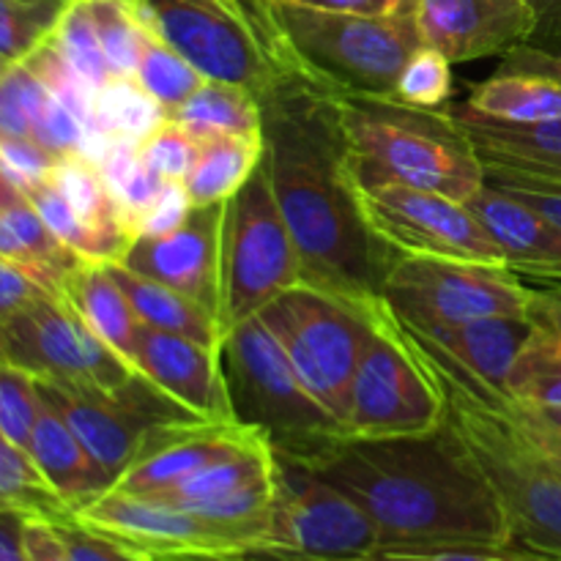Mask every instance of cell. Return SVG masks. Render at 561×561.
I'll return each instance as SVG.
<instances>
[{
    "instance_id": "57",
    "label": "cell",
    "mask_w": 561,
    "mask_h": 561,
    "mask_svg": "<svg viewBox=\"0 0 561 561\" xmlns=\"http://www.w3.org/2000/svg\"><path fill=\"white\" fill-rule=\"evenodd\" d=\"M20 195H22V192L16 190V186L11 184L9 179H5L3 170H0V211H3V208L9 206V203H14Z\"/></svg>"
},
{
    "instance_id": "33",
    "label": "cell",
    "mask_w": 561,
    "mask_h": 561,
    "mask_svg": "<svg viewBox=\"0 0 561 561\" xmlns=\"http://www.w3.org/2000/svg\"><path fill=\"white\" fill-rule=\"evenodd\" d=\"M0 510L44 520H60L71 515L69 504L49 488L31 455L9 442L3 433H0Z\"/></svg>"
},
{
    "instance_id": "54",
    "label": "cell",
    "mask_w": 561,
    "mask_h": 561,
    "mask_svg": "<svg viewBox=\"0 0 561 561\" xmlns=\"http://www.w3.org/2000/svg\"><path fill=\"white\" fill-rule=\"evenodd\" d=\"M531 288H535V294H531L526 316L535 327L561 337V288H537V285H531Z\"/></svg>"
},
{
    "instance_id": "39",
    "label": "cell",
    "mask_w": 561,
    "mask_h": 561,
    "mask_svg": "<svg viewBox=\"0 0 561 561\" xmlns=\"http://www.w3.org/2000/svg\"><path fill=\"white\" fill-rule=\"evenodd\" d=\"M49 91L27 60L0 71V137H33Z\"/></svg>"
},
{
    "instance_id": "46",
    "label": "cell",
    "mask_w": 561,
    "mask_h": 561,
    "mask_svg": "<svg viewBox=\"0 0 561 561\" xmlns=\"http://www.w3.org/2000/svg\"><path fill=\"white\" fill-rule=\"evenodd\" d=\"M55 296H60V283L25 263L0 255V321Z\"/></svg>"
},
{
    "instance_id": "14",
    "label": "cell",
    "mask_w": 561,
    "mask_h": 561,
    "mask_svg": "<svg viewBox=\"0 0 561 561\" xmlns=\"http://www.w3.org/2000/svg\"><path fill=\"white\" fill-rule=\"evenodd\" d=\"M263 548L307 561H351L381 548L370 515L296 460L277 458V499Z\"/></svg>"
},
{
    "instance_id": "3",
    "label": "cell",
    "mask_w": 561,
    "mask_h": 561,
    "mask_svg": "<svg viewBox=\"0 0 561 561\" xmlns=\"http://www.w3.org/2000/svg\"><path fill=\"white\" fill-rule=\"evenodd\" d=\"M409 340L442 392L444 420L474 455L502 504L510 546L561 561V466L504 411L502 392L427 340L414 334Z\"/></svg>"
},
{
    "instance_id": "37",
    "label": "cell",
    "mask_w": 561,
    "mask_h": 561,
    "mask_svg": "<svg viewBox=\"0 0 561 561\" xmlns=\"http://www.w3.org/2000/svg\"><path fill=\"white\" fill-rule=\"evenodd\" d=\"M49 38H53L60 58L71 66V71L80 77L82 85L93 96L113 80V71H110L107 58H104L102 44H99L96 27H93L91 14H88L82 0H69L66 3L64 14H60L58 25H55Z\"/></svg>"
},
{
    "instance_id": "15",
    "label": "cell",
    "mask_w": 561,
    "mask_h": 561,
    "mask_svg": "<svg viewBox=\"0 0 561 561\" xmlns=\"http://www.w3.org/2000/svg\"><path fill=\"white\" fill-rule=\"evenodd\" d=\"M356 195L373 233L392 252L504 266L491 230L455 197L403 184H356Z\"/></svg>"
},
{
    "instance_id": "47",
    "label": "cell",
    "mask_w": 561,
    "mask_h": 561,
    "mask_svg": "<svg viewBox=\"0 0 561 561\" xmlns=\"http://www.w3.org/2000/svg\"><path fill=\"white\" fill-rule=\"evenodd\" d=\"M58 157L33 137H0V170L25 195L31 186L49 179Z\"/></svg>"
},
{
    "instance_id": "36",
    "label": "cell",
    "mask_w": 561,
    "mask_h": 561,
    "mask_svg": "<svg viewBox=\"0 0 561 561\" xmlns=\"http://www.w3.org/2000/svg\"><path fill=\"white\" fill-rule=\"evenodd\" d=\"M69 0H0V71L53 36Z\"/></svg>"
},
{
    "instance_id": "16",
    "label": "cell",
    "mask_w": 561,
    "mask_h": 561,
    "mask_svg": "<svg viewBox=\"0 0 561 561\" xmlns=\"http://www.w3.org/2000/svg\"><path fill=\"white\" fill-rule=\"evenodd\" d=\"M75 518L124 548L135 561H195L206 553L250 548L186 510L113 488L77 510Z\"/></svg>"
},
{
    "instance_id": "21",
    "label": "cell",
    "mask_w": 561,
    "mask_h": 561,
    "mask_svg": "<svg viewBox=\"0 0 561 561\" xmlns=\"http://www.w3.org/2000/svg\"><path fill=\"white\" fill-rule=\"evenodd\" d=\"M466 206L491 230L510 272L518 274L520 279H529V285L537 288H561L559 225L491 184H482V190L469 197Z\"/></svg>"
},
{
    "instance_id": "58",
    "label": "cell",
    "mask_w": 561,
    "mask_h": 561,
    "mask_svg": "<svg viewBox=\"0 0 561 561\" xmlns=\"http://www.w3.org/2000/svg\"><path fill=\"white\" fill-rule=\"evenodd\" d=\"M261 561H305V559L288 557V553H279L274 551V548H261Z\"/></svg>"
},
{
    "instance_id": "56",
    "label": "cell",
    "mask_w": 561,
    "mask_h": 561,
    "mask_svg": "<svg viewBox=\"0 0 561 561\" xmlns=\"http://www.w3.org/2000/svg\"><path fill=\"white\" fill-rule=\"evenodd\" d=\"M504 411H507V409H504ZM518 425H520V422H518ZM520 427H524V425H520ZM524 431H526V433H529V436H531V438H535V442H537V444H540V447H542V449H546V453H548V455H551V458H553V460H557V463L561 466V442H559V438H551V436H542V433H535V431H529V427H524Z\"/></svg>"
},
{
    "instance_id": "6",
    "label": "cell",
    "mask_w": 561,
    "mask_h": 561,
    "mask_svg": "<svg viewBox=\"0 0 561 561\" xmlns=\"http://www.w3.org/2000/svg\"><path fill=\"white\" fill-rule=\"evenodd\" d=\"M219 351L236 420L255 427L277 458L310 463L348 436L343 422L307 392L261 316L236 327Z\"/></svg>"
},
{
    "instance_id": "24",
    "label": "cell",
    "mask_w": 561,
    "mask_h": 561,
    "mask_svg": "<svg viewBox=\"0 0 561 561\" xmlns=\"http://www.w3.org/2000/svg\"><path fill=\"white\" fill-rule=\"evenodd\" d=\"M27 455L42 471L44 480L49 482V488L69 504L71 515L113 488L107 471L91 458V453L82 447L75 431L66 425L64 416L44 394L31 444H27Z\"/></svg>"
},
{
    "instance_id": "2",
    "label": "cell",
    "mask_w": 561,
    "mask_h": 561,
    "mask_svg": "<svg viewBox=\"0 0 561 561\" xmlns=\"http://www.w3.org/2000/svg\"><path fill=\"white\" fill-rule=\"evenodd\" d=\"M301 466L370 515L381 548L510 546L502 504L447 420L422 436H345Z\"/></svg>"
},
{
    "instance_id": "45",
    "label": "cell",
    "mask_w": 561,
    "mask_h": 561,
    "mask_svg": "<svg viewBox=\"0 0 561 561\" xmlns=\"http://www.w3.org/2000/svg\"><path fill=\"white\" fill-rule=\"evenodd\" d=\"M307 561V559H305ZM351 561H559L513 546H436V548H378Z\"/></svg>"
},
{
    "instance_id": "7",
    "label": "cell",
    "mask_w": 561,
    "mask_h": 561,
    "mask_svg": "<svg viewBox=\"0 0 561 561\" xmlns=\"http://www.w3.org/2000/svg\"><path fill=\"white\" fill-rule=\"evenodd\" d=\"M305 279L301 257L283 222L266 168L225 201L219 236V337L261 316L283 290Z\"/></svg>"
},
{
    "instance_id": "5",
    "label": "cell",
    "mask_w": 561,
    "mask_h": 561,
    "mask_svg": "<svg viewBox=\"0 0 561 561\" xmlns=\"http://www.w3.org/2000/svg\"><path fill=\"white\" fill-rule=\"evenodd\" d=\"M356 184H403L466 203L485 184V164L449 107L394 99H334Z\"/></svg>"
},
{
    "instance_id": "52",
    "label": "cell",
    "mask_w": 561,
    "mask_h": 561,
    "mask_svg": "<svg viewBox=\"0 0 561 561\" xmlns=\"http://www.w3.org/2000/svg\"><path fill=\"white\" fill-rule=\"evenodd\" d=\"M535 11V33L531 47L546 49L551 55H561V0H526Z\"/></svg>"
},
{
    "instance_id": "17",
    "label": "cell",
    "mask_w": 561,
    "mask_h": 561,
    "mask_svg": "<svg viewBox=\"0 0 561 561\" xmlns=\"http://www.w3.org/2000/svg\"><path fill=\"white\" fill-rule=\"evenodd\" d=\"M414 20L422 44L449 64L513 53L537 25L526 0H416Z\"/></svg>"
},
{
    "instance_id": "34",
    "label": "cell",
    "mask_w": 561,
    "mask_h": 561,
    "mask_svg": "<svg viewBox=\"0 0 561 561\" xmlns=\"http://www.w3.org/2000/svg\"><path fill=\"white\" fill-rule=\"evenodd\" d=\"M113 77H135L151 31L135 0H82Z\"/></svg>"
},
{
    "instance_id": "26",
    "label": "cell",
    "mask_w": 561,
    "mask_h": 561,
    "mask_svg": "<svg viewBox=\"0 0 561 561\" xmlns=\"http://www.w3.org/2000/svg\"><path fill=\"white\" fill-rule=\"evenodd\" d=\"M60 296L69 301L71 310L85 321V327L107 348H113L121 359L135 367L137 337L142 332V323L137 318L135 307L126 299L124 288L110 274L107 263L82 261L80 266H75L64 277Z\"/></svg>"
},
{
    "instance_id": "53",
    "label": "cell",
    "mask_w": 561,
    "mask_h": 561,
    "mask_svg": "<svg viewBox=\"0 0 561 561\" xmlns=\"http://www.w3.org/2000/svg\"><path fill=\"white\" fill-rule=\"evenodd\" d=\"M502 403L515 422H520L529 431L559 438L561 442V405H526L513 400L510 394H504Z\"/></svg>"
},
{
    "instance_id": "10",
    "label": "cell",
    "mask_w": 561,
    "mask_h": 561,
    "mask_svg": "<svg viewBox=\"0 0 561 561\" xmlns=\"http://www.w3.org/2000/svg\"><path fill=\"white\" fill-rule=\"evenodd\" d=\"M444 398L420 351L381 299L362 345L345 416L348 438L422 436L444 425Z\"/></svg>"
},
{
    "instance_id": "18",
    "label": "cell",
    "mask_w": 561,
    "mask_h": 561,
    "mask_svg": "<svg viewBox=\"0 0 561 561\" xmlns=\"http://www.w3.org/2000/svg\"><path fill=\"white\" fill-rule=\"evenodd\" d=\"M225 203L195 206L179 230L153 239H135L118 263L140 277L157 279L190 296L217 318L219 236Z\"/></svg>"
},
{
    "instance_id": "31",
    "label": "cell",
    "mask_w": 561,
    "mask_h": 561,
    "mask_svg": "<svg viewBox=\"0 0 561 561\" xmlns=\"http://www.w3.org/2000/svg\"><path fill=\"white\" fill-rule=\"evenodd\" d=\"M168 118L195 135H257L263 131L261 102L255 93L230 82L206 80L181 107L168 113Z\"/></svg>"
},
{
    "instance_id": "22",
    "label": "cell",
    "mask_w": 561,
    "mask_h": 561,
    "mask_svg": "<svg viewBox=\"0 0 561 561\" xmlns=\"http://www.w3.org/2000/svg\"><path fill=\"white\" fill-rule=\"evenodd\" d=\"M463 107L482 118L518 126L561 118V58L520 44L507 53V66L499 75L471 88Z\"/></svg>"
},
{
    "instance_id": "30",
    "label": "cell",
    "mask_w": 561,
    "mask_h": 561,
    "mask_svg": "<svg viewBox=\"0 0 561 561\" xmlns=\"http://www.w3.org/2000/svg\"><path fill=\"white\" fill-rule=\"evenodd\" d=\"M0 255L47 274L55 283H60V290H64L66 274L82 263L69 247L55 239L53 230L44 225L25 195L0 211Z\"/></svg>"
},
{
    "instance_id": "13",
    "label": "cell",
    "mask_w": 561,
    "mask_h": 561,
    "mask_svg": "<svg viewBox=\"0 0 561 561\" xmlns=\"http://www.w3.org/2000/svg\"><path fill=\"white\" fill-rule=\"evenodd\" d=\"M0 362L38 381L121 392L140 373L102 343L64 296L0 321Z\"/></svg>"
},
{
    "instance_id": "32",
    "label": "cell",
    "mask_w": 561,
    "mask_h": 561,
    "mask_svg": "<svg viewBox=\"0 0 561 561\" xmlns=\"http://www.w3.org/2000/svg\"><path fill=\"white\" fill-rule=\"evenodd\" d=\"M164 121H168V110L157 99L148 96L137 85L135 77H113L93 96V126L88 135L142 142Z\"/></svg>"
},
{
    "instance_id": "12",
    "label": "cell",
    "mask_w": 561,
    "mask_h": 561,
    "mask_svg": "<svg viewBox=\"0 0 561 561\" xmlns=\"http://www.w3.org/2000/svg\"><path fill=\"white\" fill-rule=\"evenodd\" d=\"M36 383L38 392L55 405L91 458L107 471L113 485L164 431L206 422L168 398L146 376H137L121 392H96L38 378Z\"/></svg>"
},
{
    "instance_id": "9",
    "label": "cell",
    "mask_w": 561,
    "mask_h": 561,
    "mask_svg": "<svg viewBox=\"0 0 561 561\" xmlns=\"http://www.w3.org/2000/svg\"><path fill=\"white\" fill-rule=\"evenodd\" d=\"M153 36L190 60L203 80L230 82L257 102L285 77L255 5L244 0H135Z\"/></svg>"
},
{
    "instance_id": "44",
    "label": "cell",
    "mask_w": 561,
    "mask_h": 561,
    "mask_svg": "<svg viewBox=\"0 0 561 561\" xmlns=\"http://www.w3.org/2000/svg\"><path fill=\"white\" fill-rule=\"evenodd\" d=\"M485 184L507 192L510 197L526 203V206L535 208L537 214H542V217L551 219L553 225H559L561 228V181L559 179H548V175H535V173H524V170L485 164Z\"/></svg>"
},
{
    "instance_id": "20",
    "label": "cell",
    "mask_w": 561,
    "mask_h": 561,
    "mask_svg": "<svg viewBox=\"0 0 561 561\" xmlns=\"http://www.w3.org/2000/svg\"><path fill=\"white\" fill-rule=\"evenodd\" d=\"M261 442L266 438L255 427L241 422H190V425L170 427L153 438L142 458L115 480L113 491L129 496H157L201 471L203 466Z\"/></svg>"
},
{
    "instance_id": "19",
    "label": "cell",
    "mask_w": 561,
    "mask_h": 561,
    "mask_svg": "<svg viewBox=\"0 0 561 561\" xmlns=\"http://www.w3.org/2000/svg\"><path fill=\"white\" fill-rule=\"evenodd\" d=\"M135 367L197 420L239 422L222 370V351L214 345L142 327Z\"/></svg>"
},
{
    "instance_id": "23",
    "label": "cell",
    "mask_w": 561,
    "mask_h": 561,
    "mask_svg": "<svg viewBox=\"0 0 561 561\" xmlns=\"http://www.w3.org/2000/svg\"><path fill=\"white\" fill-rule=\"evenodd\" d=\"M389 310V307H387ZM398 321V318H394ZM400 323V321H398ZM403 327V323H400ZM405 332L414 337L427 340L436 345L444 356L458 362L466 373L480 378L485 387L496 389V392L507 394V378L510 370L518 362L520 351L537 332L529 316L524 318H480V321L455 323V327H431V329H414L403 327Z\"/></svg>"
},
{
    "instance_id": "28",
    "label": "cell",
    "mask_w": 561,
    "mask_h": 561,
    "mask_svg": "<svg viewBox=\"0 0 561 561\" xmlns=\"http://www.w3.org/2000/svg\"><path fill=\"white\" fill-rule=\"evenodd\" d=\"M107 268L115 277V283L124 288L126 299L135 307L142 327L157 329V332L179 334V337H190L195 340V343L214 345V348H222L217 318H214L211 310L197 305L190 296L157 283V279H148L129 272L124 263L113 261L107 263Z\"/></svg>"
},
{
    "instance_id": "49",
    "label": "cell",
    "mask_w": 561,
    "mask_h": 561,
    "mask_svg": "<svg viewBox=\"0 0 561 561\" xmlns=\"http://www.w3.org/2000/svg\"><path fill=\"white\" fill-rule=\"evenodd\" d=\"M55 529H58L60 540H64L66 551L71 553L75 561H135L124 548L115 546L113 540L102 537L99 531L82 526L75 515L69 518L53 520Z\"/></svg>"
},
{
    "instance_id": "38",
    "label": "cell",
    "mask_w": 561,
    "mask_h": 561,
    "mask_svg": "<svg viewBox=\"0 0 561 561\" xmlns=\"http://www.w3.org/2000/svg\"><path fill=\"white\" fill-rule=\"evenodd\" d=\"M135 80L137 85H140L148 96L157 99L168 113L181 107V104L206 82L190 60L181 58L173 47H168V44L159 36H153V33L151 38H148L146 49H142Z\"/></svg>"
},
{
    "instance_id": "8",
    "label": "cell",
    "mask_w": 561,
    "mask_h": 561,
    "mask_svg": "<svg viewBox=\"0 0 561 561\" xmlns=\"http://www.w3.org/2000/svg\"><path fill=\"white\" fill-rule=\"evenodd\" d=\"M376 301L359 305L301 279L261 312L266 327L283 343L307 392L334 420L343 422V427L362 345L373 329Z\"/></svg>"
},
{
    "instance_id": "42",
    "label": "cell",
    "mask_w": 561,
    "mask_h": 561,
    "mask_svg": "<svg viewBox=\"0 0 561 561\" xmlns=\"http://www.w3.org/2000/svg\"><path fill=\"white\" fill-rule=\"evenodd\" d=\"M201 151V135L168 118L140 142V157L164 181H184Z\"/></svg>"
},
{
    "instance_id": "29",
    "label": "cell",
    "mask_w": 561,
    "mask_h": 561,
    "mask_svg": "<svg viewBox=\"0 0 561 561\" xmlns=\"http://www.w3.org/2000/svg\"><path fill=\"white\" fill-rule=\"evenodd\" d=\"M263 131L257 135H206L201 151L186 173L184 186L195 206H211L233 197L261 168Z\"/></svg>"
},
{
    "instance_id": "1",
    "label": "cell",
    "mask_w": 561,
    "mask_h": 561,
    "mask_svg": "<svg viewBox=\"0 0 561 561\" xmlns=\"http://www.w3.org/2000/svg\"><path fill=\"white\" fill-rule=\"evenodd\" d=\"M261 113L263 168L305 283L359 305L381 299L392 250L362 214L334 99L283 77L261 99Z\"/></svg>"
},
{
    "instance_id": "41",
    "label": "cell",
    "mask_w": 561,
    "mask_h": 561,
    "mask_svg": "<svg viewBox=\"0 0 561 561\" xmlns=\"http://www.w3.org/2000/svg\"><path fill=\"white\" fill-rule=\"evenodd\" d=\"M42 409L38 383L31 373L0 362V433L27 453Z\"/></svg>"
},
{
    "instance_id": "40",
    "label": "cell",
    "mask_w": 561,
    "mask_h": 561,
    "mask_svg": "<svg viewBox=\"0 0 561 561\" xmlns=\"http://www.w3.org/2000/svg\"><path fill=\"white\" fill-rule=\"evenodd\" d=\"M453 96V64L438 49L422 44L409 60L394 85V102L420 110L449 107Z\"/></svg>"
},
{
    "instance_id": "48",
    "label": "cell",
    "mask_w": 561,
    "mask_h": 561,
    "mask_svg": "<svg viewBox=\"0 0 561 561\" xmlns=\"http://www.w3.org/2000/svg\"><path fill=\"white\" fill-rule=\"evenodd\" d=\"M192 208H195V203H192L184 181H164L159 197L137 222L135 239H153V236L173 233L190 219Z\"/></svg>"
},
{
    "instance_id": "27",
    "label": "cell",
    "mask_w": 561,
    "mask_h": 561,
    "mask_svg": "<svg viewBox=\"0 0 561 561\" xmlns=\"http://www.w3.org/2000/svg\"><path fill=\"white\" fill-rule=\"evenodd\" d=\"M49 181L58 186L75 217L91 233L99 263L121 261L135 241V233L126 225L124 211L115 203V197L110 195L107 184L99 173V164L82 153H69V157H60L55 162Z\"/></svg>"
},
{
    "instance_id": "50",
    "label": "cell",
    "mask_w": 561,
    "mask_h": 561,
    "mask_svg": "<svg viewBox=\"0 0 561 561\" xmlns=\"http://www.w3.org/2000/svg\"><path fill=\"white\" fill-rule=\"evenodd\" d=\"M25 551L27 561H75L66 551L58 529L53 520L44 518H25Z\"/></svg>"
},
{
    "instance_id": "25",
    "label": "cell",
    "mask_w": 561,
    "mask_h": 561,
    "mask_svg": "<svg viewBox=\"0 0 561 561\" xmlns=\"http://www.w3.org/2000/svg\"><path fill=\"white\" fill-rule=\"evenodd\" d=\"M453 113L469 135L474 151L480 153L482 164L524 170V173L561 181V118L518 126L482 118L466 107L453 110Z\"/></svg>"
},
{
    "instance_id": "11",
    "label": "cell",
    "mask_w": 561,
    "mask_h": 561,
    "mask_svg": "<svg viewBox=\"0 0 561 561\" xmlns=\"http://www.w3.org/2000/svg\"><path fill=\"white\" fill-rule=\"evenodd\" d=\"M535 288L507 266L392 252L381 301L403 327L431 329L480 318H524Z\"/></svg>"
},
{
    "instance_id": "43",
    "label": "cell",
    "mask_w": 561,
    "mask_h": 561,
    "mask_svg": "<svg viewBox=\"0 0 561 561\" xmlns=\"http://www.w3.org/2000/svg\"><path fill=\"white\" fill-rule=\"evenodd\" d=\"M25 197L33 203V208L38 211V217L44 219V225L53 230V236L60 241V244L69 247V250L75 252L80 261L99 263L96 244H93L91 233L82 228L80 219L75 217L71 206L66 203V197L60 195V190L53 184V181L47 179V181H42V184L31 186V190L25 192Z\"/></svg>"
},
{
    "instance_id": "35",
    "label": "cell",
    "mask_w": 561,
    "mask_h": 561,
    "mask_svg": "<svg viewBox=\"0 0 561 561\" xmlns=\"http://www.w3.org/2000/svg\"><path fill=\"white\" fill-rule=\"evenodd\" d=\"M507 394L526 405H561V337L537 327L510 370Z\"/></svg>"
},
{
    "instance_id": "55",
    "label": "cell",
    "mask_w": 561,
    "mask_h": 561,
    "mask_svg": "<svg viewBox=\"0 0 561 561\" xmlns=\"http://www.w3.org/2000/svg\"><path fill=\"white\" fill-rule=\"evenodd\" d=\"M25 515L0 510V561H27Z\"/></svg>"
},
{
    "instance_id": "51",
    "label": "cell",
    "mask_w": 561,
    "mask_h": 561,
    "mask_svg": "<svg viewBox=\"0 0 561 561\" xmlns=\"http://www.w3.org/2000/svg\"><path fill=\"white\" fill-rule=\"evenodd\" d=\"M288 3L307 5L334 14H362V16H392L414 9L416 0H288Z\"/></svg>"
},
{
    "instance_id": "4",
    "label": "cell",
    "mask_w": 561,
    "mask_h": 561,
    "mask_svg": "<svg viewBox=\"0 0 561 561\" xmlns=\"http://www.w3.org/2000/svg\"><path fill=\"white\" fill-rule=\"evenodd\" d=\"M285 77L332 99H392L405 60L422 47L414 9L392 16L334 14L288 0H255Z\"/></svg>"
}]
</instances>
